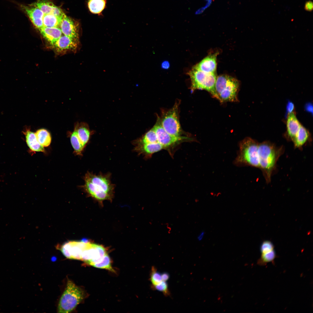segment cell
<instances>
[{"label":"cell","mask_w":313,"mask_h":313,"mask_svg":"<svg viewBox=\"0 0 313 313\" xmlns=\"http://www.w3.org/2000/svg\"><path fill=\"white\" fill-rule=\"evenodd\" d=\"M306 111L310 112L312 113V105L310 103L307 104L305 106Z\"/></svg>","instance_id":"e575fe53"},{"label":"cell","mask_w":313,"mask_h":313,"mask_svg":"<svg viewBox=\"0 0 313 313\" xmlns=\"http://www.w3.org/2000/svg\"><path fill=\"white\" fill-rule=\"evenodd\" d=\"M78 42L65 35L61 36L53 46L59 51L73 50L77 47Z\"/></svg>","instance_id":"e0dca14e"},{"label":"cell","mask_w":313,"mask_h":313,"mask_svg":"<svg viewBox=\"0 0 313 313\" xmlns=\"http://www.w3.org/2000/svg\"><path fill=\"white\" fill-rule=\"evenodd\" d=\"M274 249V246L272 243L270 241H265L262 243L260 247L261 253L271 251Z\"/></svg>","instance_id":"f546056e"},{"label":"cell","mask_w":313,"mask_h":313,"mask_svg":"<svg viewBox=\"0 0 313 313\" xmlns=\"http://www.w3.org/2000/svg\"><path fill=\"white\" fill-rule=\"evenodd\" d=\"M16 4L36 28L39 29L43 26V19L44 14L40 9L30 4L26 5L17 3Z\"/></svg>","instance_id":"30bf717a"},{"label":"cell","mask_w":313,"mask_h":313,"mask_svg":"<svg viewBox=\"0 0 313 313\" xmlns=\"http://www.w3.org/2000/svg\"><path fill=\"white\" fill-rule=\"evenodd\" d=\"M35 133L38 141L43 147H47L50 145L51 137L48 130L41 128L37 130Z\"/></svg>","instance_id":"44dd1931"},{"label":"cell","mask_w":313,"mask_h":313,"mask_svg":"<svg viewBox=\"0 0 313 313\" xmlns=\"http://www.w3.org/2000/svg\"><path fill=\"white\" fill-rule=\"evenodd\" d=\"M70 138L71 144L74 149V153L77 155L82 156V152L85 147L79 140L75 128L70 134Z\"/></svg>","instance_id":"cb8c5ba5"},{"label":"cell","mask_w":313,"mask_h":313,"mask_svg":"<svg viewBox=\"0 0 313 313\" xmlns=\"http://www.w3.org/2000/svg\"><path fill=\"white\" fill-rule=\"evenodd\" d=\"M158 142L156 133L153 128H152L141 138L134 142L135 146L145 144Z\"/></svg>","instance_id":"603a6c76"},{"label":"cell","mask_w":313,"mask_h":313,"mask_svg":"<svg viewBox=\"0 0 313 313\" xmlns=\"http://www.w3.org/2000/svg\"><path fill=\"white\" fill-rule=\"evenodd\" d=\"M276 257V255L274 249L271 251L261 253L260 257L257 261V263L260 266H265L269 262L274 263Z\"/></svg>","instance_id":"484cf974"},{"label":"cell","mask_w":313,"mask_h":313,"mask_svg":"<svg viewBox=\"0 0 313 313\" xmlns=\"http://www.w3.org/2000/svg\"><path fill=\"white\" fill-rule=\"evenodd\" d=\"M152 128L156 133L158 142L163 146L164 149L169 150V151L170 147L180 142L185 140L193 141L194 139L187 137L176 136L170 134L162 126L161 119L159 117Z\"/></svg>","instance_id":"ba28073f"},{"label":"cell","mask_w":313,"mask_h":313,"mask_svg":"<svg viewBox=\"0 0 313 313\" xmlns=\"http://www.w3.org/2000/svg\"><path fill=\"white\" fill-rule=\"evenodd\" d=\"M283 146L278 147L268 141L259 143V167L267 183L271 181L272 174L276 168L277 162L283 153Z\"/></svg>","instance_id":"7a4b0ae2"},{"label":"cell","mask_w":313,"mask_h":313,"mask_svg":"<svg viewBox=\"0 0 313 313\" xmlns=\"http://www.w3.org/2000/svg\"><path fill=\"white\" fill-rule=\"evenodd\" d=\"M259 144L257 141L249 137L240 141L234 164L239 167L250 166L259 168Z\"/></svg>","instance_id":"3957f363"},{"label":"cell","mask_w":313,"mask_h":313,"mask_svg":"<svg viewBox=\"0 0 313 313\" xmlns=\"http://www.w3.org/2000/svg\"><path fill=\"white\" fill-rule=\"evenodd\" d=\"M163 149L164 148L162 145L156 142L135 146L133 150L139 155L142 154L146 158Z\"/></svg>","instance_id":"4fadbf2b"},{"label":"cell","mask_w":313,"mask_h":313,"mask_svg":"<svg viewBox=\"0 0 313 313\" xmlns=\"http://www.w3.org/2000/svg\"><path fill=\"white\" fill-rule=\"evenodd\" d=\"M39 30L45 39L53 46L62 36V32L59 27H49L43 26Z\"/></svg>","instance_id":"9a60e30c"},{"label":"cell","mask_w":313,"mask_h":313,"mask_svg":"<svg viewBox=\"0 0 313 313\" xmlns=\"http://www.w3.org/2000/svg\"><path fill=\"white\" fill-rule=\"evenodd\" d=\"M207 1H208L207 5L204 8H200L199 10H198L195 13L196 14H198L202 13L205 8H206L210 5L212 2V0H207Z\"/></svg>","instance_id":"d6a6232c"},{"label":"cell","mask_w":313,"mask_h":313,"mask_svg":"<svg viewBox=\"0 0 313 313\" xmlns=\"http://www.w3.org/2000/svg\"><path fill=\"white\" fill-rule=\"evenodd\" d=\"M82 290L71 281L68 280L65 291L58 306V312L69 313L74 310L83 298Z\"/></svg>","instance_id":"8992f818"},{"label":"cell","mask_w":313,"mask_h":313,"mask_svg":"<svg viewBox=\"0 0 313 313\" xmlns=\"http://www.w3.org/2000/svg\"><path fill=\"white\" fill-rule=\"evenodd\" d=\"M162 281L166 282L169 279L170 276L169 274L166 272H164L161 274Z\"/></svg>","instance_id":"836d02e7"},{"label":"cell","mask_w":313,"mask_h":313,"mask_svg":"<svg viewBox=\"0 0 313 313\" xmlns=\"http://www.w3.org/2000/svg\"><path fill=\"white\" fill-rule=\"evenodd\" d=\"M188 74L191 81L192 91L197 89L204 90L219 100L215 89L217 77L216 72L207 73L192 67Z\"/></svg>","instance_id":"5b68a950"},{"label":"cell","mask_w":313,"mask_h":313,"mask_svg":"<svg viewBox=\"0 0 313 313\" xmlns=\"http://www.w3.org/2000/svg\"><path fill=\"white\" fill-rule=\"evenodd\" d=\"M218 52L208 55L193 67L207 73H215Z\"/></svg>","instance_id":"7c38bea8"},{"label":"cell","mask_w":313,"mask_h":313,"mask_svg":"<svg viewBox=\"0 0 313 313\" xmlns=\"http://www.w3.org/2000/svg\"><path fill=\"white\" fill-rule=\"evenodd\" d=\"M239 87V81L232 77L223 74L217 77L215 89L221 103L238 101Z\"/></svg>","instance_id":"277c9868"},{"label":"cell","mask_w":313,"mask_h":313,"mask_svg":"<svg viewBox=\"0 0 313 313\" xmlns=\"http://www.w3.org/2000/svg\"><path fill=\"white\" fill-rule=\"evenodd\" d=\"M107 0H88V6L92 13L100 15L106 7Z\"/></svg>","instance_id":"ffe728a7"},{"label":"cell","mask_w":313,"mask_h":313,"mask_svg":"<svg viewBox=\"0 0 313 313\" xmlns=\"http://www.w3.org/2000/svg\"><path fill=\"white\" fill-rule=\"evenodd\" d=\"M294 109V104L290 101H288L286 106V114L287 115L293 112Z\"/></svg>","instance_id":"4dcf8cb0"},{"label":"cell","mask_w":313,"mask_h":313,"mask_svg":"<svg viewBox=\"0 0 313 313\" xmlns=\"http://www.w3.org/2000/svg\"><path fill=\"white\" fill-rule=\"evenodd\" d=\"M74 128L76 131L79 140L83 146L85 147L91 135L88 125L84 122L77 123L75 125Z\"/></svg>","instance_id":"ac0fdd59"},{"label":"cell","mask_w":313,"mask_h":313,"mask_svg":"<svg viewBox=\"0 0 313 313\" xmlns=\"http://www.w3.org/2000/svg\"><path fill=\"white\" fill-rule=\"evenodd\" d=\"M63 19L52 14H44L43 19L44 26L58 27Z\"/></svg>","instance_id":"d4e9b609"},{"label":"cell","mask_w":313,"mask_h":313,"mask_svg":"<svg viewBox=\"0 0 313 313\" xmlns=\"http://www.w3.org/2000/svg\"><path fill=\"white\" fill-rule=\"evenodd\" d=\"M162 66L164 69H167L169 67V63L167 61H164L162 63Z\"/></svg>","instance_id":"8d00e7d4"},{"label":"cell","mask_w":313,"mask_h":313,"mask_svg":"<svg viewBox=\"0 0 313 313\" xmlns=\"http://www.w3.org/2000/svg\"><path fill=\"white\" fill-rule=\"evenodd\" d=\"M60 29L65 35L78 42L79 37V23L66 15L61 23Z\"/></svg>","instance_id":"8fae6325"},{"label":"cell","mask_w":313,"mask_h":313,"mask_svg":"<svg viewBox=\"0 0 313 313\" xmlns=\"http://www.w3.org/2000/svg\"><path fill=\"white\" fill-rule=\"evenodd\" d=\"M152 287L153 289L162 292L166 296H168L170 294L168 285L166 282L162 281L159 284Z\"/></svg>","instance_id":"f1b7e54d"},{"label":"cell","mask_w":313,"mask_h":313,"mask_svg":"<svg viewBox=\"0 0 313 313\" xmlns=\"http://www.w3.org/2000/svg\"><path fill=\"white\" fill-rule=\"evenodd\" d=\"M204 234L205 232L204 231L201 232L198 235L197 237L198 240L199 241H201L203 237Z\"/></svg>","instance_id":"d590c367"},{"label":"cell","mask_w":313,"mask_h":313,"mask_svg":"<svg viewBox=\"0 0 313 313\" xmlns=\"http://www.w3.org/2000/svg\"><path fill=\"white\" fill-rule=\"evenodd\" d=\"M310 133L307 130L301 125L292 141L295 148L301 149L308 141Z\"/></svg>","instance_id":"d6986e66"},{"label":"cell","mask_w":313,"mask_h":313,"mask_svg":"<svg viewBox=\"0 0 313 313\" xmlns=\"http://www.w3.org/2000/svg\"><path fill=\"white\" fill-rule=\"evenodd\" d=\"M287 116V136L288 139L292 141L301 125L294 112L289 114Z\"/></svg>","instance_id":"5bb4252c"},{"label":"cell","mask_w":313,"mask_h":313,"mask_svg":"<svg viewBox=\"0 0 313 313\" xmlns=\"http://www.w3.org/2000/svg\"><path fill=\"white\" fill-rule=\"evenodd\" d=\"M90 243L88 240L85 239L81 241H70L63 244L60 250L67 258L81 260L83 252Z\"/></svg>","instance_id":"9c48e42d"},{"label":"cell","mask_w":313,"mask_h":313,"mask_svg":"<svg viewBox=\"0 0 313 313\" xmlns=\"http://www.w3.org/2000/svg\"><path fill=\"white\" fill-rule=\"evenodd\" d=\"M111 176L110 172L96 174L88 171L83 177L84 184L81 187L89 195L99 201L111 200L115 187L112 182Z\"/></svg>","instance_id":"6da1fadb"},{"label":"cell","mask_w":313,"mask_h":313,"mask_svg":"<svg viewBox=\"0 0 313 313\" xmlns=\"http://www.w3.org/2000/svg\"><path fill=\"white\" fill-rule=\"evenodd\" d=\"M150 279L152 286L156 285L162 281L161 274L157 271L154 266H152L151 268Z\"/></svg>","instance_id":"83f0119b"},{"label":"cell","mask_w":313,"mask_h":313,"mask_svg":"<svg viewBox=\"0 0 313 313\" xmlns=\"http://www.w3.org/2000/svg\"><path fill=\"white\" fill-rule=\"evenodd\" d=\"M23 133L25 136L26 142L30 152H45L44 147L38 141L35 132L28 128L23 131Z\"/></svg>","instance_id":"2e32d148"},{"label":"cell","mask_w":313,"mask_h":313,"mask_svg":"<svg viewBox=\"0 0 313 313\" xmlns=\"http://www.w3.org/2000/svg\"><path fill=\"white\" fill-rule=\"evenodd\" d=\"M179 105L177 102L170 110L164 112L161 119V124L165 130L170 134L181 136V130L179 118Z\"/></svg>","instance_id":"52a82bcc"},{"label":"cell","mask_w":313,"mask_h":313,"mask_svg":"<svg viewBox=\"0 0 313 313\" xmlns=\"http://www.w3.org/2000/svg\"><path fill=\"white\" fill-rule=\"evenodd\" d=\"M30 5L39 8L44 14H52L56 6L52 2L48 0H37Z\"/></svg>","instance_id":"7402d4cb"},{"label":"cell","mask_w":313,"mask_h":313,"mask_svg":"<svg viewBox=\"0 0 313 313\" xmlns=\"http://www.w3.org/2000/svg\"><path fill=\"white\" fill-rule=\"evenodd\" d=\"M92 266L97 268L105 269L112 272H114L111 266L110 258L107 253L100 261L95 263Z\"/></svg>","instance_id":"4316f807"},{"label":"cell","mask_w":313,"mask_h":313,"mask_svg":"<svg viewBox=\"0 0 313 313\" xmlns=\"http://www.w3.org/2000/svg\"><path fill=\"white\" fill-rule=\"evenodd\" d=\"M305 9L307 11H311L313 9V3L309 1L306 2L305 5Z\"/></svg>","instance_id":"1f68e13d"}]
</instances>
